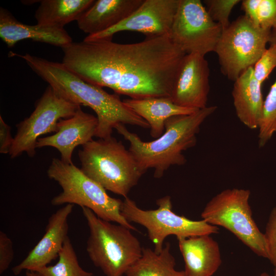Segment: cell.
I'll return each mask as SVG.
<instances>
[{"label": "cell", "mask_w": 276, "mask_h": 276, "mask_svg": "<svg viewBox=\"0 0 276 276\" xmlns=\"http://www.w3.org/2000/svg\"><path fill=\"white\" fill-rule=\"evenodd\" d=\"M269 43H276V28L271 31Z\"/></svg>", "instance_id": "obj_31"}, {"label": "cell", "mask_w": 276, "mask_h": 276, "mask_svg": "<svg viewBox=\"0 0 276 276\" xmlns=\"http://www.w3.org/2000/svg\"><path fill=\"white\" fill-rule=\"evenodd\" d=\"M252 23L264 30L276 28V0H259Z\"/></svg>", "instance_id": "obj_26"}, {"label": "cell", "mask_w": 276, "mask_h": 276, "mask_svg": "<svg viewBox=\"0 0 276 276\" xmlns=\"http://www.w3.org/2000/svg\"><path fill=\"white\" fill-rule=\"evenodd\" d=\"M26 276H38V274L32 271H26Z\"/></svg>", "instance_id": "obj_32"}, {"label": "cell", "mask_w": 276, "mask_h": 276, "mask_svg": "<svg viewBox=\"0 0 276 276\" xmlns=\"http://www.w3.org/2000/svg\"><path fill=\"white\" fill-rule=\"evenodd\" d=\"M62 63L84 81L131 99L170 97L186 55L168 36L141 42H73L62 48Z\"/></svg>", "instance_id": "obj_1"}, {"label": "cell", "mask_w": 276, "mask_h": 276, "mask_svg": "<svg viewBox=\"0 0 276 276\" xmlns=\"http://www.w3.org/2000/svg\"><path fill=\"white\" fill-rule=\"evenodd\" d=\"M0 37L8 48L25 39L63 47L73 42L64 28L28 25L17 20L7 9L0 8Z\"/></svg>", "instance_id": "obj_16"}, {"label": "cell", "mask_w": 276, "mask_h": 276, "mask_svg": "<svg viewBox=\"0 0 276 276\" xmlns=\"http://www.w3.org/2000/svg\"><path fill=\"white\" fill-rule=\"evenodd\" d=\"M144 1H95L77 20L78 27L88 35L105 31L129 16Z\"/></svg>", "instance_id": "obj_18"}, {"label": "cell", "mask_w": 276, "mask_h": 276, "mask_svg": "<svg viewBox=\"0 0 276 276\" xmlns=\"http://www.w3.org/2000/svg\"><path fill=\"white\" fill-rule=\"evenodd\" d=\"M211 235L177 238L185 276H212L222 262L219 246Z\"/></svg>", "instance_id": "obj_17"}, {"label": "cell", "mask_w": 276, "mask_h": 276, "mask_svg": "<svg viewBox=\"0 0 276 276\" xmlns=\"http://www.w3.org/2000/svg\"><path fill=\"white\" fill-rule=\"evenodd\" d=\"M271 30L255 26L242 15L222 31L215 52L222 73L235 81L253 66L267 49Z\"/></svg>", "instance_id": "obj_9"}, {"label": "cell", "mask_w": 276, "mask_h": 276, "mask_svg": "<svg viewBox=\"0 0 276 276\" xmlns=\"http://www.w3.org/2000/svg\"><path fill=\"white\" fill-rule=\"evenodd\" d=\"M222 32L200 0H180L169 37L186 54L214 52Z\"/></svg>", "instance_id": "obj_11"}, {"label": "cell", "mask_w": 276, "mask_h": 276, "mask_svg": "<svg viewBox=\"0 0 276 276\" xmlns=\"http://www.w3.org/2000/svg\"><path fill=\"white\" fill-rule=\"evenodd\" d=\"M73 207L74 204H65L49 217L43 237L26 257L12 268L15 275H19L23 270L35 271L58 257L68 237L67 220Z\"/></svg>", "instance_id": "obj_14"}, {"label": "cell", "mask_w": 276, "mask_h": 276, "mask_svg": "<svg viewBox=\"0 0 276 276\" xmlns=\"http://www.w3.org/2000/svg\"><path fill=\"white\" fill-rule=\"evenodd\" d=\"M180 0H144L132 14L114 26L101 32L88 35L83 40H112L122 31H135L146 37L168 36Z\"/></svg>", "instance_id": "obj_12"}, {"label": "cell", "mask_w": 276, "mask_h": 276, "mask_svg": "<svg viewBox=\"0 0 276 276\" xmlns=\"http://www.w3.org/2000/svg\"><path fill=\"white\" fill-rule=\"evenodd\" d=\"M124 104L149 124L151 136L159 137L165 131V123L169 118L190 114L199 109L186 108L175 104L170 97L126 99Z\"/></svg>", "instance_id": "obj_20"}, {"label": "cell", "mask_w": 276, "mask_h": 276, "mask_svg": "<svg viewBox=\"0 0 276 276\" xmlns=\"http://www.w3.org/2000/svg\"><path fill=\"white\" fill-rule=\"evenodd\" d=\"M78 156L84 174L124 198L145 173L129 149L112 136L93 139L82 146Z\"/></svg>", "instance_id": "obj_4"}, {"label": "cell", "mask_w": 276, "mask_h": 276, "mask_svg": "<svg viewBox=\"0 0 276 276\" xmlns=\"http://www.w3.org/2000/svg\"><path fill=\"white\" fill-rule=\"evenodd\" d=\"M94 0H43L35 12L37 24L64 28L77 20L95 2Z\"/></svg>", "instance_id": "obj_21"}, {"label": "cell", "mask_w": 276, "mask_h": 276, "mask_svg": "<svg viewBox=\"0 0 276 276\" xmlns=\"http://www.w3.org/2000/svg\"><path fill=\"white\" fill-rule=\"evenodd\" d=\"M98 125L97 117L84 112L80 107L73 116L58 122L55 134L39 138L36 148L54 147L60 153L62 161L73 164L72 155L75 148L91 141L95 136Z\"/></svg>", "instance_id": "obj_15"}, {"label": "cell", "mask_w": 276, "mask_h": 276, "mask_svg": "<svg viewBox=\"0 0 276 276\" xmlns=\"http://www.w3.org/2000/svg\"><path fill=\"white\" fill-rule=\"evenodd\" d=\"M258 129V146L262 148L276 133V79L264 100Z\"/></svg>", "instance_id": "obj_24"}, {"label": "cell", "mask_w": 276, "mask_h": 276, "mask_svg": "<svg viewBox=\"0 0 276 276\" xmlns=\"http://www.w3.org/2000/svg\"><path fill=\"white\" fill-rule=\"evenodd\" d=\"M11 239L3 231H0V274L6 271L14 258Z\"/></svg>", "instance_id": "obj_29"}, {"label": "cell", "mask_w": 276, "mask_h": 276, "mask_svg": "<svg viewBox=\"0 0 276 276\" xmlns=\"http://www.w3.org/2000/svg\"><path fill=\"white\" fill-rule=\"evenodd\" d=\"M157 208L144 210L139 208L130 198H125L121 206V213L129 222L144 226L149 239L154 246V250L159 254L163 249L165 239L169 235L177 238L212 235L218 233L219 227L203 220H192L173 212L169 196L156 200Z\"/></svg>", "instance_id": "obj_8"}, {"label": "cell", "mask_w": 276, "mask_h": 276, "mask_svg": "<svg viewBox=\"0 0 276 276\" xmlns=\"http://www.w3.org/2000/svg\"><path fill=\"white\" fill-rule=\"evenodd\" d=\"M240 2V0H205L203 3L211 18L221 27L223 31L231 24L229 20L231 13Z\"/></svg>", "instance_id": "obj_25"}, {"label": "cell", "mask_w": 276, "mask_h": 276, "mask_svg": "<svg viewBox=\"0 0 276 276\" xmlns=\"http://www.w3.org/2000/svg\"><path fill=\"white\" fill-rule=\"evenodd\" d=\"M47 174L62 189V192L52 199V205L72 204L85 207L102 220L137 231L121 213L123 201L109 196L103 187L87 176L73 164H67L60 159L54 158Z\"/></svg>", "instance_id": "obj_6"}, {"label": "cell", "mask_w": 276, "mask_h": 276, "mask_svg": "<svg viewBox=\"0 0 276 276\" xmlns=\"http://www.w3.org/2000/svg\"><path fill=\"white\" fill-rule=\"evenodd\" d=\"M232 92L236 114L248 128H258L264 99L262 83L254 74L253 66L249 67L234 81Z\"/></svg>", "instance_id": "obj_19"}, {"label": "cell", "mask_w": 276, "mask_h": 276, "mask_svg": "<svg viewBox=\"0 0 276 276\" xmlns=\"http://www.w3.org/2000/svg\"><path fill=\"white\" fill-rule=\"evenodd\" d=\"M276 67V43H271L253 66L255 78L262 84Z\"/></svg>", "instance_id": "obj_27"}, {"label": "cell", "mask_w": 276, "mask_h": 276, "mask_svg": "<svg viewBox=\"0 0 276 276\" xmlns=\"http://www.w3.org/2000/svg\"><path fill=\"white\" fill-rule=\"evenodd\" d=\"M80 108V105L64 99L49 85L31 115L16 125L17 132L9 153L11 158L24 152L33 157L40 136L56 132L58 122L73 116Z\"/></svg>", "instance_id": "obj_10"}, {"label": "cell", "mask_w": 276, "mask_h": 276, "mask_svg": "<svg viewBox=\"0 0 276 276\" xmlns=\"http://www.w3.org/2000/svg\"><path fill=\"white\" fill-rule=\"evenodd\" d=\"M273 276H276V269L275 268L274 269V275Z\"/></svg>", "instance_id": "obj_34"}, {"label": "cell", "mask_w": 276, "mask_h": 276, "mask_svg": "<svg viewBox=\"0 0 276 276\" xmlns=\"http://www.w3.org/2000/svg\"><path fill=\"white\" fill-rule=\"evenodd\" d=\"M264 234L268 259L276 269V205L270 212Z\"/></svg>", "instance_id": "obj_28"}, {"label": "cell", "mask_w": 276, "mask_h": 276, "mask_svg": "<svg viewBox=\"0 0 276 276\" xmlns=\"http://www.w3.org/2000/svg\"><path fill=\"white\" fill-rule=\"evenodd\" d=\"M260 276H270V275L267 273H263L261 274Z\"/></svg>", "instance_id": "obj_33"}, {"label": "cell", "mask_w": 276, "mask_h": 276, "mask_svg": "<svg viewBox=\"0 0 276 276\" xmlns=\"http://www.w3.org/2000/svg\"><path fill=\"white\" fill-rule=\"evenodd\" d=\"M14 138L11 133V127L0 116V153L9 154Z\"/></svg>", "instance_id": "obj_30"}, {"label": "cell", "mask_w": 276, "mask_h": 276, "mask_svg": "<svg viewBox=\"0 0 276 276\" xmlns=\"http://www.w3.org/2000/svg\"><path fill=\"white\" fill-rule=\"evenodd\" d=\"M210 69L204 56L186 54L180 65L170 98L176 105L200 109L207 106Z\"/></svg>", "instance_id": "obj_13"}, {"label": "cell", "mask_w": 276, "mask_h": 276, "mask_svg": "<svg viewBox=\"0 0 276 276\" xmlns=\"http://www.w3.org/2000/svg\"><path fill=\"white\" fill-rule=\"evenodd\" d=\"M167 243L157 254L149 248H143L141 257L129 268L126 276H185L183 271L175 269V259Z\"/></svg>", "instance_id": "obj_22"}, {"label": "cell", "mask_w": 276, "mask_h": 276, "mask_svg": "<svg viewBox=\"0 0 276 276\" xmlns=\"http://www.w3.org/2000/svg\"><path fill=\"white\" fill-rule=\"evenodd\" d=\"M82 213L89 229L87 253L106 276H123L141 257L143 248L131 229L97 217L88 208Z\"/></svg>", "instance_id": "obj_5"}, {"label": "cell", "mask_w": 276, "mask_h": 276, "mask_svg": "<svg viewBox=\"0 0 276 276\" xmlns=\"http://www.w3.org/2000/svg\"><path fill=\"white\" fill-rule=\"evenodd\" d=\"M217 108L206 106L190 114L169 118L165 123L164 132L152 141H142L124 124L115 129L129 143V150L141 170L145 173L154 169V177L160 178L170 167L186 163L183 151L195 146L201 125Z\"/></svg>", "instance_id": "obj_3"}, {"label": "cell", "mask_w": 276, "mask_h": 276, "mask_svg": "<svg viewBox=\"0 0 276 276\" xmlns=\"http://www.w3.org/2000/svg\"><path fill=\"white\" fill-rule=\"evenodd\" d=\"M38 276H93V273L80 265L76 253L68 237L66 238L54 265L45 266L35 271Z\"/></svg>", "instance_id": "obj_23"}, {"label": "cell", "mask_w": 276, "mask_h": 276, "mask_svg": "<svg viewBox=\"0 0 276 276\" xmlns=\"http://www.w3.org/2000/svg\"><path fill=\"white\" fill-rule=\"evenodd\" d=\"M11 56L22 58L49 85L66 100L89 107L96 113L98 125L95 136H111L119 124L149 128L148 123L121 101L116 94H110L102 87L88 83L73 73L62 63L51 61L28 53L12 52Z\"/></svg>", "instance_id": "obj_2"}, {"label": "cell", "mask_w": 276, "mask_h": 276, "mask_svg": "<svg viewBox=\"0 0 276 276\" xmlns=\"http://www.w3.org/2000/svg\"><path fill=\"white\" fill-rule=\"evenodd\" d=\"M250 196L248 189L224 190L206 203L201 217L211 225L227 229L257 255L268 259L264 234L252 217Z\"/></svg>", "instance_id": "obj_7"}]
</instances>
